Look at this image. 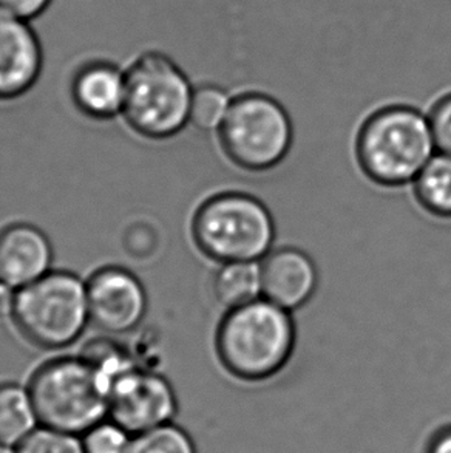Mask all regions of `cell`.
<instances>
[{"instance_id": "1", "label": "cell", "mask_w": 451, "mask_h": 453, "mask_svg": "<svg viewBox=\"0 0 451 453\" xmlns=\"http://www.w3.org/2000/svg\"><path fill=\"white\" fill-rule=\"evenodd\" d=\"M297 345L293 314L272 302L231 308L215 333V349L226 372L248 382L271 380L291 361Z\"/></svg>"}, {"instance_id": "2", "label": "cell", "mask_w": 451, "mask_h": 453, "mask_svg": "<svg viewBox=\"0 0 451 453\" xmlns=\"http://www.w3.org/2000/svg\"><path fill=\"white\" fill-rule=\"evenodd\" d=\"M434 150L428 117L409 105H388L374 111L355 138L360 169L382 188L413 183Z\"/></svg>"}, {"instance_id": "3", "label": "cell", "mask_w": 451, "mask_h": 453, "mask_svg": "<svg viewBox=\"0 0 451 453\" xmlns=\"http://www.w3.org/2000/svg\"><path fill=\"white\" fill-rule=\"evenodd\" d=\"M192 235L198 250L218 264L262 262L274 246L275 221L262 200L229 190L200 204Z\"/></svg>"}, {"instance_id": "4", "label": "cell", "mask_w": 451, "mask_h": 453, "mask_svg": "<svg viewBox=\"0 0 451 453\" xmlns=\"http://www.w3.org/2000/svg\"><path fill=\"white\" fill-rule=\"evenodd\" d=\"M194 88L181 67L161 51H146L126 70L122 115L140 135L164 140L190 123Z\"/></svg>"}, {"instance_id": "5", "label": "cell", "mask_w": 451, "mask_h": 453, "mask_svg": "<svg viewBox=\"0 0 451 453\" xmlns=\"http://www.w3.org/2000/svg\"><path fill=\"white\" fill-rule=\"evenodd\" d=\"M28 390L39 424L50 429L82 435L109 415L111 387L82 357L43 364L31 376Z\"/></svg>"}, {"instance_id": "6", "label": "cell", "mask_w": 451, "mask_h": 453, "mask_svg": "<svg viewBox=\"0 0 451 453\" xmlns=\"http://www.w3.org/2000/svg\"><path fill=\"white\" fill-rule=\"evenodd\" d=\"M12 320L28 342L41 349H64L82 334L90 320L87 285L67 271H50L18 289Z\"/></svg>"}, {"instance_id": "7", "label": "cell", "mask_w": 451, "mask_h": 453, "mask_svg": "<svg viewBox=\"0 0 451 453\" xmlns=\"http://www.w3.org/2000/svg\"><path fill=\"white\" fill-rule=\"evenodd\" d=\"M221 149L233 165L248 172H266L281 165L294 142L287 109L264 93L232 99L218 129Z\"/></svg>"}, {"instance_id": "8", "label": "cell", "mask_w": 451, "mask_h": 453, "mask_svg": "<svg viewBox=\"0 0 451 453\" xmlns=\"http://www.w3.org/2000/svg\"><path fill=\"white\" fill-rule=\"evenodd\" d=\"M177 409L171 382L150 370L134 365L111 382L109 417L130 435L171 423Z\"/></svg>"}, {"instance_id": "9", "label": "cell", "mask_w": 451, "mask_h": 453, "mask_svg": "<svg viewBox=\"0 0 451 453\" xmlns=\"http://www.w3.org/2000/svg\"><path fill=\"white\" fill-rule=\"evenodd\" d=\"M90 320L101 330L122 334L134 330L144 319L146 289L140 280L122 268H103L87 283Z\"/></svg>"}, {"instance_id": "10", "label": "cell", "mask_w": 451, "mask_h": 453, "mask_svg": "<svg viewBox=\"0 0 451 453\" xmlns=\"http://www.w3.org/2000/svg\"><path fill=\"white\" fill-rule=\"evenodd\" d=\"M42 65V43L30 22L0 8V99L28 92Z\"/></svg>"}, {"instance_id": "11", "label": "cell", "mask_w": 451, "mask_h": 453, "mask_svg": "<svg viewBox=\"0 0 451 453\" xmlns=\"http://www.w3.org/2000/svg\"><path fill=\"white\" fill-rule=\"evenodd\" d=\"M262 295L287 311L311 301L318 288L317 265L299 248L272 250L262 264Z\"/></svg>"}, {"instance_id": "12", "label": "cell", "mask_w": 451, "mask_h": 453, "mask_svg": "<svg viewBox=\"0 0 451 453\" xmlns=\"http://www.w3.org/2000/svg\"><path fill=\"white\" fill-rule=\"evenodd\" d=\"M53 250L47 235L27 223L0 229V282L20 289L50 273Z\"/></svg>"}, {"instance_id": "13", "label": "cell", "mask_w": 451, "mask_h": 453, "mask_svg": "<svg viewBox=\"0 0 451 453\" xmlns=\"http://www.w3.org/2000/svg\"><path fill=\"white\" fill-rule=\"evenodd\" d=\"M72 96L84 115L111 119L122 113L126 98V72L111 62L86 64L74 74Z\"/></svg>"}, {"instance_id": "14", "label": "cell", "mask_w": 451, "mask_h": 453, "mask_svg": "<svg viewBox=\"0 0 451 453\" xmlns=\"http://www.w3.org/2000/svg\"><path fill=\"white\" fill-rule=\"evenodd\" d=\"M39 418L30 390L18 384H0V442L16 448L33 430Z\"/></svg>"}, {"instance_id": "15", "label": "cell", "mask_w": 451, "mask_h": 453, "mask_svg": "<svg viewBox=\"0 0 451 453\" xmlns=\"http://www.w3.org/2000/svg\"><path fill=\"white\" fill-rule=\"evenodd\" d=\"M217 301L227 310L256 301L262 295V268L258 262L221 264L214 277Z\"/></svg>"}, {"instance_id": "16", "label": "cell", "mask_w": 451, "mask_h": 453, "mask_svg": "<svg viewBox=\"0 0 451 453\" xmlns=\"http://www.w3.org/2000/svg\"><path fill=\"white\" fill-rule=\"evenodd\" d=\"M417 203L428 214L451 219V157L438 153L413 181Z\"/></svg>"}, {"instance_id": "17", "label": "cell", "mask_w": 451, "mask_h": 453, "mask_svg": "<svg viewBox=\"0 0 451 453\" xmlns=\"http://www.w3.org/2000/svg\"><path fill=\"white\" fill-rule=\"evenodd\" d=\"M128 453H196V449L187 432L169 423L132 436Z\"/></svg>"}, {"instance_id": "18", "label": "cell", "mask_w": 451, "mask_h": 453, "mask_svg": "<svg viewBox=\"0 0 451 453\" xmlns=\"http://www.w3.org/2000/svg\"><path fill=\"white\" fill-rule=\"evenodd\" d=\"M80 357L88 362L107 380L109 387L118 376L134 367L127 349H122L119 343L109 339H96L87 343Z\"/></svg>"}, {"instance_id": "19", "label": "cell", "mask_w": 451, "mask_h": 453, "mask_svg": "<svg viewBox=\"0 0 451 453\" xmlns=\"http://www.w3.org/2000/svg\"><path fill=\"white\" fill-rule=\"evenodd\" d=\"M232 99L217 86H203L194 90L190 105V123L202 130H218L229 111Z\"/></svg>"}, {"instance_id": "20", "label": "cell", "mask_w": 451, "mask_h": 453, "mask_svg": "<svg viewBox=\"0 0 451 453\" xmlns=\"http://www.w3.org/2000/svg\"><path fill=\"white\" fill-rule=\"evenodd\" d=\"M16 453H84V448L78 435L41 426L19 442Z\"/></svg>"}, {"instance_id": "21", "label": "cell", "mask_w": 451, "mask_h": 453, "mask_svg": "<svg viewBox=\"0 0 451 453\" xmlns=\"http://www.w3.org/2000/svg\"><path fill=\"white\" fill-rule=\"evenodd\" d=\"M132 436L115 421H101L82 434L84 453H128Z\"/></svg>"}, {"instance_id": "22", "label": "cell", "mask_w": 451, "mask_h": 453, "mask_svg": "<svg viewBox=\"0 0 451 453\" xmlns=\"http://www.w3.org/2000/svg\"><path fill=\"white\" fill-rule=\"evenodd\" d=\"M436 150L451 157V95L440 99L428 113Z\"/></svg>"}, {"instance_id": "23", "label": "cell", "mask_w": 451, "mask_h": 453, "mask_svg": "<svg viewBox=\"0 0 451 453\" xmlns=\"http://www.w3.org/2000/svg\"><path fill=\"white\" fill-rule=\"evenodd\" d=\"M53 0H0V8L31 22L49 10Z\"/></svg>"}, {"instance_id": "24", "label": "cell", "mask_w": 451, "mask_h": 453, "mask_svg": "<svg viewBox=\"0 0 451 453\" xmlns=\"http://www.w3.org/2000/svg\"><path fill=\"white\" fill-rule=\"evenodd\" d=\"M16 293H18V289L11 288L5 283L0 282V320L12 318L14 303H16Z\"/></svg>"}, {"instance_id": "25", "label": "cell", "mask_w": 451, "mask_h": 453, "mask_svg": "<svg viewBox=\"0 0 451 453\" xmlns=\"http://www.w3.org/2000/svg\"><path fill=\"white\" fill-rule=\"evenodd\" d=\"M427 453H451V427L436 434L428 446Z\"/></svg>"}, {"instance_id": "26", "label": "cell", "mask_w": 451, "mask_h": 453, "mask_svg": "<svg viewBox=\"0 0 451 453\" xmlns=\"http://www.w3.org/2000/svg\"><path fill=\"white\" fill-rule=\"evenodd\" d=\"M0 453H16V448H12V446H8V444L0 442Z\"/></svg>"}]
</instances>
